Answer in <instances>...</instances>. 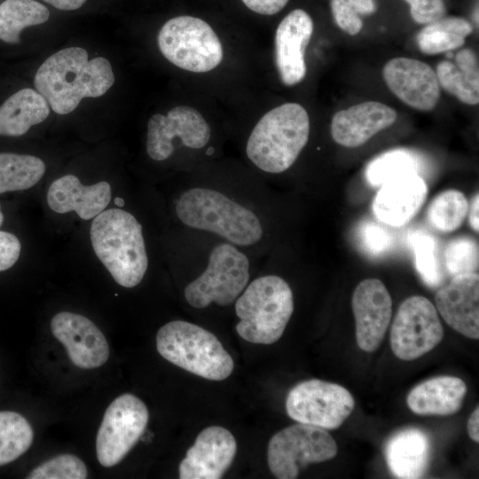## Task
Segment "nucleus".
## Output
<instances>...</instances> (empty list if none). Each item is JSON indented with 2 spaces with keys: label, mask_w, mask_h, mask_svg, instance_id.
<instances>
[{
  "label": "nucleus",
  "mask_w": 479,
  "mask_h": 479,
  "mask_svg": "<svg viewBox=\"0 0 479 479\" xmlns=\"http://www.w3.org/2000/svg\"><path fill=\"white\" fill-rule=\"evenodd\" d=\"M191 177L172 195L177 227L215 235L266 256L274 248L273 203L263 180Z\"/></svg>",
  "instance_id": "obj_1"
},
{
  "label": "nucleus",
  "mask_w": 479,
  "mask_h": 479,
  "mask_svg": "<svg viewBox=\"0 0 479 479\" xmlns=\"http://www.w3.org/2000/svg\"><path fill=\"white\" fill-rule=\"evenodd\" d=\"M177 263L188 273L183 295L195 310L233 306L266 256L215 235L177 226Z\"/></svg>",
  "instance_id": "obj_2"
},
{
  "label": "nucleus",
  "mask_w": 479,
  "mask_h": 479,
  "mask_svg": "<svg viewBox=\"0 0 479 479\" xmlns=\"http://www.w3.org/2000/svg\"><path fill=\"white\" fill-rule=\"evenodd\" d=\"M115 81L108 59H89L85 49L72 46L46 59L37 69L34 85L58 114L76 109L84 98H98L106 93Z\"/></svg>",
  "instance_id": "obj_3"
},
{
  "label": "nucleus",
  "mask_w": 479,
  "mask_h": 479,
  "mask_svg": "<svg viewBox=\"0 0 479 479\" xmlns=\"http://www.w3.org/2000/svg\"><path fill=\"white\" fill-rule=\"evenodd\" d=\"M92 248L121 287L133 288L144 279L149 256L143 224L131 212L119 208L102 211L90 230Z\"/></svg>",
  "instance_id": "obj_4"
},
{
  "label": "nucleus",
  "mask_w": 479,
  "mask_h": 479,
  "mask_svg": "<svg viewBox=\"0 0 479 479\" xmlns=\"http://www.w3.org/2000/svg\"><path fill=\"white\" fill-rule=\"evenodd\" d=\"M310 130L309 114L303 106L297 103L280 105L256 122L246 142V156L262 174H282L298 159Z\"/></svg>",
  "instance_id": "obj_5"
},
{
  "label": "nucleus",
  "mask_w": 479,
  "mask_h": 479,
  "mask_svg": "<svg viewBox=\"0 0 479 479\" xmlns=\"http://www.w3.org/2000/svg\"><path fill=\"white\" fill-rule=\"evenodd\" d=\"M248 282L233 304L236 331L244 340L271 344L283 334L294 309L293 290L280 275L264 271Z\"/></svg>",
  "instance_id": "obj_6"
},
{
  "label": "nucleus",
  "mask_w": 479,
  "mask_h": 479,
  "mask_svg": "<svg viewBox=\"0 0 479 479\" xmlns=\"http://www.w3.org/2000/svg\"><path fill=\"white\" fill-rule=\"evenodd\" d=\"M156 348L171 364L208 380L223 381L233 371V360L216 336L189 321L163 325L156 334Z\"/></svg>",
  "instance_id": "obj_7"
},
{
  "label": "nucleus",
  "mask_w": 479,
  "mask_h": 479,
  "mask_svg": "<svg viewBox=\"0 0 479 479\" xmlns=\"http://www.w3.org/2000/svg\"><path fill=\"white\" fill-rule=\"evenodd\" d=\"M161 54L173 65L186 71L205 73L222 61V43L213 28L192 16L169 20L157 37Z\"/></svg>",
  "instance_id": "obj_8"
},
{
  "label": "nucleus",
  "mask_w": 479,
  "mask_h": 479,
  "mask_svg": "<svg viewBox=\"0 0 479 479\" xmlns=\"http://www.w3.org/2000/svg\"><path fill=\"white\" fill-rule=\"evenodd\" d=\"M336 453L337 444L324 428L298 422L270 439L267 463L276 478L294 479L309 464L329 460Z\"/></svg>",
  "instance_id": "obj_9"
},
{
  "label": "nucleus",
  "mask_w": 479,
  "mask_h": 479,
  "mask_svg": "<svg viewBox=\"0 0 479 479\" xmlns=\"http://www.w3.org/2000/svg\"><path fill=\"white\" fill-rule=\"evenodd\" d=\"M212 130L201 114L193 107L178 106L166 115L153 114L147 122L145 150L155 161L169 160L178 147L190 151L205 150L211 157L216 148L210 145Z\"/></svg>",
  "instance_id": "obj_10"
},
{
  "label": "nucleus",
  "mask_w": 479,
  "mask_h": 479,
  "mask_svg": "<svg viewBox=\"0 0 479 479\" xmlns=\"http://www.w3.org/2000/svg\"><path fill=\"white\" fill-rule=\"evenodd\" d=\"M148 420V409L140 398L130 393L117 397L106 410L98 430L99 464L111 467L120 463L145 432Z\"/></svg>",
  "instance_id": "obj_11"
},
{
  "label": "nucleus",
  "mask_w": 479,
  "mask_h": 479,
  "mask_svg": "<svg viewBox=\"0 0 479 479\" xmlns=\"http://www.w3.org/2000/svg\"><path fill=\"white\" fill-rule=\"evenodd\" d=\"M354 407V398L347 389L318 379L296 384L286 400V410L291 419L324 429L342 426Z\"/></svg>",
  "instance_id": "obj_12"
},
{
  "label": "nucleus",
  "mask_w": 479,
  "mask_h": 479,
  "mask_svg": "<svg viewBox=\"0 0 479 479\" xmlns=\"http://www.w3.org/2000/svg\"><path fill=\"white\" fill-rule=\"evenodd\" d=\"M443 337L436 309L428 299L413 295L401 303L390 330V346L396 357L414 360L432 350Z\"/></svg>",
  "instance_id": "obj_13"
},
{
  "label": "nucleus",
  "mask_w": 479,
  "mask_h": 479,
  "mask_svg": "<svg viewBox=\"0 0 479 479\" xmlns=\"http://www.w3.org/2000/svg\"><path fill=\"white\" fill-rule=\"evenodd\" d=\"M53 336L65 347L71 362L82 369L103 365L108 359V342L88 318L70 312L57 313L51 321Z\"/></svg>",
  "instance_id": "obj_14"
},
{
  "label": "nucleus",
  "mask_w": 479,
  "mask_h": 479,
  "mask_svg": "<svg viewBox=\"0 0 479 479\" xmlns=\"http://www.w3.org/2000/svg\"><path fill=\"white\" fill-rule=\"evenodd\" d=\"M383 79L402 102L420 111L433 110L440 98V85L434 69L410 58L389 59L383 67Z\"/></svg>",
  "instance_id": "obj_15"
},
{
  "label": "nucleus",
  "mask_w": 479,
  "mask_h": 479,
  "mask_svg": "<svg viewBox=\"0 0 479 479\" xmlns=\"http://www.w3.org/2000/svg\"><path fill=\"white\" fill-rule=\"evenodd\" d=\"M352 310L358 347L373 352L381 343L392 314V300L385 285L377 279H366L355 288Z\"/></svg>",
  "instance_id": "obj_16"
},
{
  "label": "nucleus",
  "mask_w": 479,
  "mask_h": 479,
  "mask_svg": "<svg viewBox=\"0 0 479 479\" xmlns=\"http://www.w3.org/2000/svg\"><path fill=\"white\" fill-rule=\"evenodd\" d=\"M237 452L233 435L220 426L204 428L179 464L181 479H219L232 465Z\"/></svg>",
  "instance_id": "obj_17"
},
{
  "label": "nucleus",
  "mask_w": 479,
  "mask_h": 479,
  "mask_svg": "<svg viewBox=\"0 0 479 479\" xmlns=\"http://www.w3.org/2000/svg\"><path fill=\"white\" fill-rule=\"evenodd\" d=\"M313 21L302 9L289 12L275 35V62L281 82L287 86L301 82L307 72L305 49L313 34Z\"/></svg>",
  "instance_id": "obj_18"
},
{
  "label": "nucleus",
  "mask_w": 479,
  "mask_h": 479,
  "mask_svg": "<svg viewBox=\"0 0 479 479\" xmlns=\"http://www.w3.org/2000/svg\"><path fill=\"white\" fill-rule=\"evenodd\" d=\"M444 321L462 335L479 339V276L476 272L452 277L435 297Z\"/></svg>",
  "instance_id": "obj_19"
},
{
  "label": "nucleus",
  "mask_w": 479,
  "mask_h": 479,
  "mask_svg": "<svg viewBox=\"0 0 479 479\" xmlns=\"http://www.w3.org/2000/svg\"><path fill=\"white\" fill-rule=\"evenodd\" d=\"M427 194V185L418 173L400 175L381 185L373 200V213L381 223L400 227L417 214Z\"/></svg>",
  "instance_id": "obj_20"
},
{
  "label": "nucleus",
  "mask_w": 479,
  "mask_h": 479,
  "mask_svg": "<svg viewBox=\"0 0 479 479\" xmlns=\"http://www.w3.org/2000/svg\"><path fill=\"white\" fill-rule=\"evenodd\" d=\"M392 107L377 101L354 105L334 114L331 122L334 141L344 147H357L397 120Z\"/></svg>",
  "instance_id": "obj_21"
},
{
  "label": "nucleus",
  "mask_w": 479,
  "mask_h": 479,
  "mask_svg": "<svg viewBox=\"0 0 479 479\" xmlns=\"http://www.w3.org/2000/svg\"><path fill=\"white\" fill-rule=\"evenodd\" d=\"M112 197L109 183L101 181L82 185L75 175H66L54 180L47 192V203L59 214L76 212L83 220L96 217L108 206Z\"/></svg>",
  "instance_id": "obj_22"
},
{
  "label": "nucleus",
  "mask_w": 479,
  "mask_h": 479,
  "mask_svg": "<svg viewBox=\"0 0 479 479\" xmlns=\"http://www.w3.org/2000/svg\"><path fill=\"white\" fill-rule=\"evenodd\" d=\"M431 451L430 438L417 428L393 435L385 446V459L390 472L397 478H420L425 473Z\"/></svg>",
  "instance_id": "obj_23"
},
{
  "label": "nucleus",
  "mask_w": 479,
  "mask_h": 479,
  "mask_svg": "<svg viewBox=\"0 0 479 479\" xmlns=\"http://www.w3.org/2000/svg\"><path fill=\"white\" fill-rule=\"evenodd\" d=\"M467 390L461 379L438 376L415 386L409 392L406 403L419 415H451L461 409Z\"/></svg>",
  "instance_id": "obj_24"
},
{
  "label": "nucleus",
  "mask_w": 479,
  "mask_h": 479,
  "mask_svg": "<svg viewBox=\"0 0 479 479\" xmlns=\"http://www.w3.org/2000/svg\"><path fill=\"white\" fill-rule=\"evenodd\" d=\"M49 114V104L36 90L21 89L0 106V136H22L46 120Z\"/></svg>",
  "instance_id": "obj_25"
},
{
  "label": "nucleus",
  "mask_w": 479,
  "mask_h": 479,
  "mask_svg": "<svg viewBox=\"0 0 479 479\" xmlns=\"http://www.w3.org/2000/svg\"><path fill=\"white\" fill-rule=\"evenodd\" d=\"M436 76L440 87L467 105L479 102L478 59L471 49L459 51L452 59L439 62Z\"/></svg>",
  "instance_id": "obj_26"
},
{
  "label": "nucleus",
  "mask_w": 479,
  "mask_h": 479,
  "mask_svg": "<svg viewBox=\"0 0 479 479\" xmlns=\"http://www.w3.org/2000/svg\"><path fill=\"white\" fill-rule=\"evenodd\" d=\"M472 31V25L464 18L442 17L427 24L417 34L416 42L422 53L436 55L459 49Z\"/></svg>",
  "instance_id": "obj_27"
},
{
  "label": "nucleus",
  "mask_w": 479,
  "mask_h": 479,
  "mask_svg": "<svg viewBox=\"0 0 479 479\" xmlns=\"http://www.w3.org/2000/svg\"><path fill=\"white\" fill-rule=\"evenodd\" d=\"M49 17L47 7L35 0H5L0 4V40L17 44L23 29L43 24Z\"/></svg>",
  "instance_id": "obj_28"
},
{
  "label": "nucleus",
  "mask_w": 479,
  "mask_h": 479,
  "mask_svg": "<svg viewBox=\"0 0 479 479\" xmlns=\"http://www.w3.org/2000/svg\"><path fill=\"white\" fill-rule=\"evenodd\" d=\"M45 169L44 162L36 156L0 153V193L31 188Z\"/></svg>",
  "instance_id": "obj_29"
},
{
  "label": "nucleus",
  "mask_w": 479,
  "mask_h": 479,
  "mask_svg": "<svg viewBox=\"0 0 479 479\" xmlns=\"http://www.w3.org/2000/svg\"><path fill=\"white\" fill-rule=\"evenodd\" d=\"M34 440V430L25 417L16 412H0V466L24 454Z\"/></svg>",
  "instance_id": "obj_30"
},
{
  "label": "nucleus",
  "mask_w": 479,
  "mask_h": 479,
  "mask_svg": "<svg viewBox=\"0 0 479 479\" xmlns=\"http://www.w3.org/2000/svg\"><path fill=\"white\" fill-rule=\"evenodd\" d=\"M468 201L461 192L447 190L431 201L427 218L436 230L451 232L462 224L468 215Z\"/></svg>",
  "instance_id": "obj_31"
},
{
  "label": "nucleus",
  "mask_w": 479,
  "mask_h": 479,
  "mask_svg": "<svg viewBox=\"0 0 479 479\" xmlns=\"http://www.w3.org/2000/svg\"><path fill=\"white\" fill-rule=\"evenodd\" d=\"M419 162L410 151L396 149L374 158L365 169V177L373 186L407 173H418Z\"/></svg>",
  "instance_id": "obj_32"
},
{
  "label": "nucleus",
  "mask_w": 479,
  "mask_h": 479,
  "mask_svg": "<svg viewBox=\"0 0 479 479\" xmlns=\"http://www.w3.org/2000/svg\"><path fill=\"white\" fill-rule=\"evenodd\" d=\"M410 243L414 251L417 271L423 281L430 287L441 285L444 274L437 262L434 239L416 232L411 236Z\"/></svg>",
  "instance_id": "obj_33"
},
{
  "label": "nucleus",
  "mask_w": 479,
  "mask_h": 479,
  "mask_svg": "<svg viewBox=\"0 0 479 479\" xmlns=\"http://www.w3.org/2000/svg\"><path fill=\"white\" fill-rule=\"evenodd\" d=\"M84 462L73 454H60L41 463L27 476V479H85Z\"/></svg>",
  "instance_id": "obj_34"
},
{
  "label": "nucleus",
  "mask_w": 479,
  "mask_h": 479,
  "mask_svg": "<svg viewBox=\"0 0 479 479\" xmlns=\"http://www.w3.org/2000/svg\"><path fill=\"white\" fill-rule=\"evenodd\" d=\"M444 257L446 271L452 277L474 273L478 269L477 243L470 238L453 240L446 246Z\"/></svg>",
  "instance_id": "obj_35"
},
{
  "label": "nucleus",
  "mask_w": 479,
  "mask_h": 479,
  "mask_svg": "<svg viewBox=\"0 0 479 479\" xmlns=\"http://www.w3.org/2000/svg\"><path fill=\"white\" fill-rule=\"evenodd\" d=\"M330 5L334 20L342 30L350 35L361 31L363 21L351 0H331Z\"/></svg>",
  "instance_id": "obj_36"
},
{
  "label": "nucleus",
  "mask_w": 479,
  "mask_h": 479,
  "mask_svg": "<svg viewBox=\"0 0 479 479\" xmlns=\"http://www.w3.org/2000/svg\"><path fill=\"white\" fill-rule=\"evenodd\" d=\"M410 5L412 20L419 24H429L444 16L446 6L443 0H404Z\"/></svg>",
  "instance_id": "obj_37"
},
{
  "label": "nucleus",
  "mask_w": 479,
  "mask_h": 479,
  "mask_svg": "<svg viewBox=\"0 0 479 479\" xmlns=\"http://www.w3.org/2000/svg\"><path fill=\"white\" fill-rule=\"evenodd\" d=\"M361 238L365 248L373 255L383 253L391 245V237L389 232L374 223L364 225Z\"/></svg>",
  "instance_id": "obj_38"
},
{
  "label": "nucleus",
  "mask_w": 479,
  "mask_h": 479,
  "mask_svg": "<svg viewBox=\"0 0 479 479\" xmlns=\"http://www.w3.org/2000/svg\"><path fill=\"white\" fill-rule=\"evenodd\" d=\"M21 245L12 233L0 231V271L12 267L20 257Z\"/></svg>",
  "instance_id": "obj_39"
},
{
  "label": "nucleus",
  "mask_w": 479,
  "mask_h": 479,
  "mask_svg": "<svg viewBox=\"0 0 479 479\" xmlns=\"http://www.w3.org/2000/svg\"><path fill=\"white\" fill-rule=\"evenodd\" d=\"M251 11L262 15H273L280 12L289 0H241Z\"/></svg>",
  "instance_id": "obj_40"
},
{
  "label": "nucleus",
  "mask_w": 479,
  "mask_h": 479,
  "mask_svg": "<svg viewBox=\"0 0 479 479\" xmlns=\"http://www.w3.org/2000/svg\"><path fill=\"white\" fill-rule=\"evenodd\" d=\"M47 4L62 11H73L80 8L86 0H43Z\"/></svg>",
  "instance_id": "obj_41"
},
{
  "label": "nucleus",
  "mask_w": 479,
  "mask_h": 479,
  "mask_svg": "<svg viewBox=\"0 0 479 479\" xmlns=\"http://www.w3.org/2000/svg\"><path fill=\"white\" fill-rule=\"evenodd\" d=\"M467 433L470 438L478 443L479 442V407L470 415L467 421Z\"/></svg>",
  "instance_id": "obj_42"
},
{
  "label": "nucleus",
  "mask_w": 479,
  "mask_h": 479,
  "mask_svg": "<svg viewBox=\"0 0 479 479\" xmlns=\"http://www.w3.org/2000/svg\"><path fill=\"white\" fill-rule=\"evenodd\" d=\"M359 15H370L376 11L374 0H351Z\"/></svg>",
  "instance_id": "obj_43"
},
{
  "label": "nucleus",
  "mask_w": 479,
  "mask_h": 479,
  "mask_svg": "<svg viewBox=\"0 0 479 479\" xmlns=\"http://www.w3.org/2000/svg\"><path fill=\"white\" fill-rule=\"evenodd\" d=\"M478 200H479V197H478V193H476V195H475L473 200H472L470 207H468L469 224H470V226L472 227V229L474 231H475L476 232H479V223H478L479 222V220H478L479 202H478Z\"/></svg>",
  "instance_id": "obj_44"
},
{
  "label": "nucleus",
  "mask_w": 479,
  "mask_h": 479,
  "mask_svg": "<svg viewBox=\"0 0 479 479\" xmlns=\"http://www.w3.org/2000/svg\"><path fill=\"white\" fill-rule=\"evenodd\" d=\"M114 203H115L116 205H118L119 207H122V206L124 205V200L122 199V198H119V197H118V198H115V199H114Z\"/></svg>",
  "instance_id": "obj_45"
},
{
  "label": "nucleus",
  "mask_w": 479,
  "mask_h": 479,
  "mask_svg": "<svg viewBox=\"0 0 479 479\" xmlns=\"http://www.w3.org/2000/svg\"><path fill=\"white\" fill-rule=\"evenodd\" d=\"M4 222V215L1 211V205H0V226L3 224Z\"/></svg>",
  "instance_id": "obj_46"
}]
</instances>
